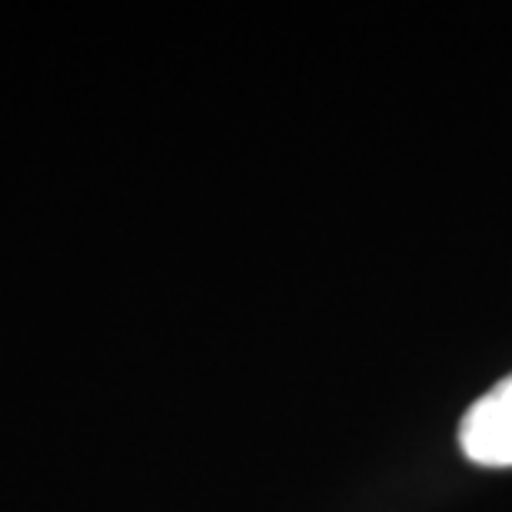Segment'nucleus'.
<instances>
[{
  "instance_id": "1",
  "label": "nucleus",
  "mask_w": 512,
  "mask_h": 512,
  "mask_svg": "<svg viewBox=\"0 0 512 512\" xmlns=\"http://www.w3.org/2000/svg\"><path fill=\"white\" fill-rule=\"evenodd\" d=\"M459 446L476 466H512V376L469 406L459 426Z\"/></svg>"
}]
</instances>
